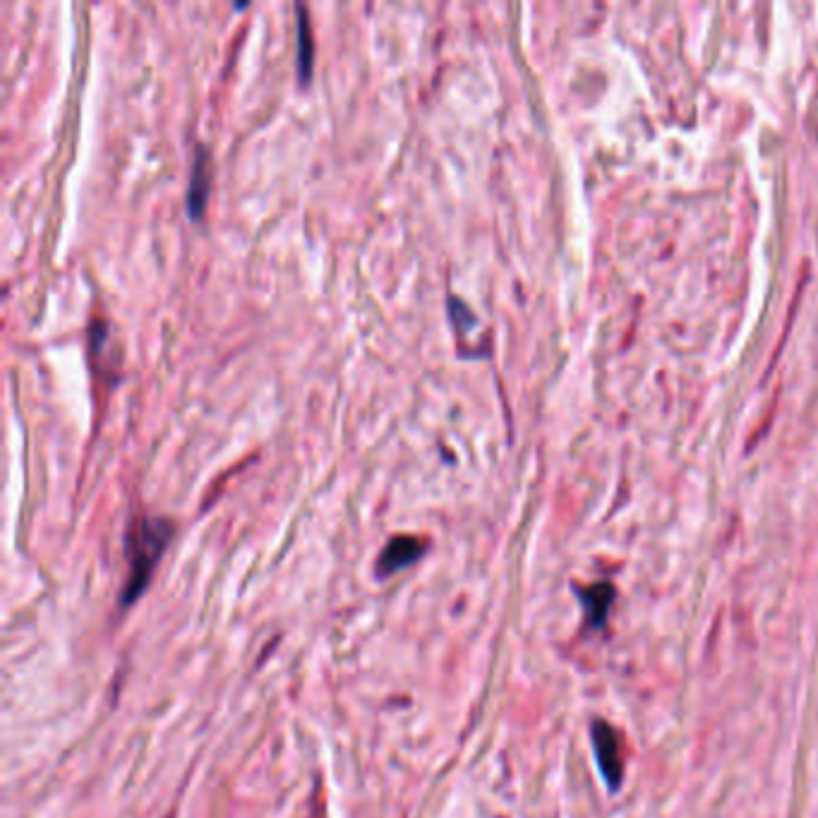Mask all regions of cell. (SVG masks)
<instances>
[{"label":"cell","instance_id":"1","mask_svg":"<svg viewBox=\"0 0 818 818\" xmlns=\"http://www.w3.org/2000/svg\"><path fill=\"white\" fill-rule=\"evenodd\" d=\"M173 535V523L159 516H140L125 533V557H128V579H125L120 605L130 607L144 593L156 564L164 555Z\"/></svg>","mask_w":818,"mask_h":818},{"label":"cell","instance_id":"2","mask_svg":"<svg viewBox=\"0 0 818 818\" xmlns=\"http://www.w3.org/2000/svg\"><path fill=\"white\" fill-rule=\"evenodd\" d=\"M591 742L598 761L600 775H603L607 790L617 792L624 783V754H622V737L612 725L605 720H593L591 723Z\"/></svg>","mask_w":818,"mask_h":818},{"label":"cell","instance_id":"3","mask_svg":"<svg viewBox=\"0 0 818 818\" xmlns=\"http://www.w3.org/2000/svg\"><path fill=\"white\" fill-rule=\"evenodd\" d=\"M209 192H212V154L200 144L195 149V159H192L188 197H185V207H188L192 221H200L207 212Z\"/></svg>","mask_w":818,"mask_h":818},{"label":"cell","instance_id":"4","mask_svg":"<svg viewBox=\"0 0 818 818\" xmlns=\"http://www.w3.org/2000/svg\"><path fill=\"white\" fill-rule=\"evenodd\" d=\"M425 540L415 538V535H396L387 543V547L380 552V559H377V574L380 576H392L396 571L411 567L413 562H418L420 557L425 555Z\"/></svg>","mask_w":818,"mask_h":818},{"label":"cell","instance_id":"5","mask_svg":"<svg viewBox=\"0 0 818 818\" xmlns=\"http://www.w3.org/2000/svg\"><path fill=\"white\" fill-rule=\"evenodd\" d=\"M576 595H579L583 612L588 617V627L603 629L607 624V617H610L612 603H615V588H612V583L600 581L593 583V586L576 588Z\"/></svg>","mask_w":818,"mask_h":818},{"label":"cell","instance_id":"6","mask_svg":"<svg viewBox=\"0 0 818 818\" xmlns=\"http://www.w3.org/2000/svg\"><path fill=\"white\" fill-rule=\"evenodd\" d=\"M298 12V77L300 82H310L312 77V60H315V41H312V24L310 15L305 12L303 5H296Z\"/></svg>","mask_w":818,"mask_h":818}]
</instances>
